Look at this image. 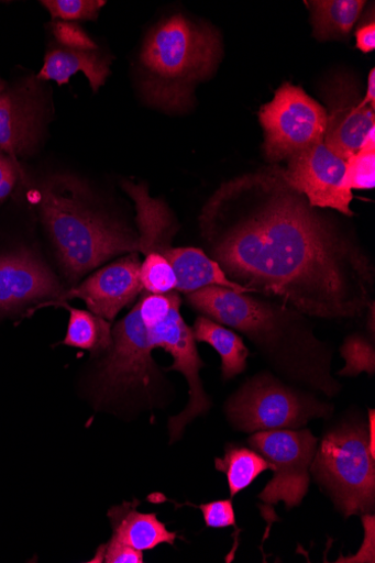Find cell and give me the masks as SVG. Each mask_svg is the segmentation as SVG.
<instances>
[{
	"mask_svg": "<svg viewBox=\"0 0 375 563\" xmlns=\"http://www.w3.org/2000/svg\"><path fill=\"white\" fill-rule=\"evenodd\" d=\"M341 356L345 367L338 375L342 377H357L365 373L373 376L375 373L374 339L360 333L349 335L341 346Z\"/></svg>",
	"mask_w": 375,
	"mask_h": 563,
	"instance_id": "603a6c76",
	"label": "cell"
},
{
	"mask_svg": "<svg viewBox=\"0 0 375 563\" xmlns=\"http://www.w3.org/2000/svg\"><path fill=\"white\" fill-rule=\"evenodd\" d=\"M140 500L114 506L109 511L113 537L139 551L153 550L161 544L174 545L178 536L158 521L154 514H141Z\"/></svg>",
	"mask_w": 375,
	"mask_h": 563,
	"instance_id": "e0dca14e",
	"label": "cell"
},
{
	"mask_svg": "<svg viewBox=\"0 0 375 563\" xmlns=\"http://www.w3.org/2000/svg\"><path fill=\"white\" fill-rule=\"evenodd\" d=\"M216 468L227 476L231 498L250 487L264 472L273 471L258 452L238 443H228L224 455L216 459Z\"/></svg>",
	"mask_w": 375,
	"mask_h": 563,
	"instance_id": "44dd1931",
	"label": "cell"
},
{
	"mask_svg": "<svg viewBox=\"0 0 375 563\" xmlns=\"http://www.w3.org/2000/svg\"><path fill=\"white\" fill-rule=\"evenodd\" d=\"M356 47L363 54H370L375 48V23L374 20L361 25L356 33Z\"/></svg>",
	"mask_w": 375,
	"mask_h": 563,
	"instance_id": "f546056e",
	"label": "cell"
},
{
	"mask_svg": "<svg viewBox=\"0 0 375 563\" xmlns=\"http://www.w3.org/2000/svg\"><path fill=\"white\" fill-rule=\"evenodd\" d=\"M122 187L135 203L139 252L152 251L164 255L177 276V292L188 295L209 286L249 292L232 282L201 249L173 246L179 225L168 205L163 199L151 197L145 184L126 180Z\"/></svg>",
	"mask_w": 375,
	"mask_h": 563,
	"instance_id": "52a82bcc",
	"label": "cell"
},
{
	"mask_svg": "<svg viewBox=\"0 0 375 563\" xmlns=\"http://www.w3.org/2000/svg\"><path fill=\"white\" fill-rule=\"evenodd\" d=\"M367 313V331L371 333V336L374 339V333H375V301L373 300L370 306H368V309L366 311Z\"/></svg>",
	"mask_w": 375,
	"mask_h": 563,
	"instance_id": "d6a6232c",
	"label": "cell"
},
{
	"mask_svg": "<svg viewBox=\"0 0 375 563\" xmlns=\"http://www.w3.org/2000/svg\"><path fill=\"white\" fill-rule=\"evenodd\" d=\"M311 13L313 35L319 41L349 36L360 19L366 2L363 0H316L307 2Z\"/></svg>",
	"mask_w": 375,
	"mask_h": 563,
	"instance_id": "ffe728a7",
	"label": "cell"
},
{
	"mask_svg": "<svg viewBox=\"0 0 375 563\" xmlns=\"http://www.w3.org/2000/svg\"><path fill=\"white\" fill-rule=\"evenodd\" d=\"M362 104L368 106L375 110V70L374 69H372L370 71V75L367 78L365 96L362 98Z\"/></svg>",
	"mask_w": 375,
	"mask_h": 563,
	"instance_id": "4dcf8cb0",
	"label": "cell"
},
{
	"mask_svg": "<svg viewBox=\"0 0 375 563\" xmlns=\"http://www.w3.org/2000/svg\"><path fill=\"white\" fill-rule=\"evenodd\" d=\"M191 329L196 342L207 343L220 354L225 382L246 371L250 351L238 332L203 316L197 318Z\"/></svg>",
	"mask_w": 375,
	"mask_h": 563,
	"instance_id": "d6986e66",
	"label": "cell"
},
{
	"mask_svg": "<svg viewBox=\"0 0 375 563\" xmlns=\"http://www.w3.org/2000/svg\"><path fill=\"white\" fill-rule=\"evenodd\" d=\"M42 102L29 86L0 95V150L13 158L26 155L37 143Z\"/></svg>",
	"mask_w": 375,
	"mask_h": 563,
	"instance_id": "9a60e30c",
	"label": "cell"
},
{
	"mask_svg": "<svg viewBox=\"0 0 375 563\" xmlns=\"http://www.w3.org/2000/svg\"><path fill=\"white\" fill-rule=\"evenodd\" d=\"M52 19L64 22L97 21L106 2L99 0H46L42 2Z\"/></svg>",
	"mask_w": 375,
	"mask_h": 563,
	"instance_id": "cb8c5ba5",
	"label": "cell"
},
{
	"mask_svg": "<svg viewBox=\"0 0 375 563\" xmlns=\"http://www.w3.org/2000/svg\"><path fill=\"white\" fill-rule=\"evenodd\" d=\"M260 123L265 157L276 164L323 142L328 112L302 88L286 82L260 110Z\"/></svg>",
	"mask_w": 375,
	"mask_h": 563,
	"instance_id": "30bf717a",
	"label": "cell"
},
{
	"mask_svg": "<svg viewBox=\"0 0 375 563\" xmlns=\"http://www.w3.org/2000/svg\"><path fill=\"white\" fill-rule=\"evenodd\" d=\"M141 264L139 252L128 253L81 284L65 290L57 301L63 303L80 298L89 312L112 322L144 291L140 275Z\"/></svg>",
	"mask_w": 375,
	"mask_h": 563,
	"instance_id": "4fadbf2b",
	"label": "cell"
},
{
	"mask_svg": "<svg viewBox=\"0 0 375 563\" xmlns=\"http://www.w3.org/2000/svg\"><path fill=\"white\" fill-rule=\"evenodd\" d=\"M247 443L273 466L274 477L258 495L266 505L285 503L287 509L301 504L310 484V468L318 439L308 429L253 433Z\"/></svg>",
	"mask_w": 375,
	"mask_h": 563,
	"instance_id": "8fae6325",
	"label": "cell"
},
{
	"mask_svg": "<svg viewBox=\"0 0 375 563\" xmlns=\"http://www.w3.org/2000/svg\"><path fill=\"white\" fill-rule=\"evenodd\" d=\"M324 144L343 161L361 148L371 129L375 126V110L362 104V98L350 89L331 92Z\"/></svg>",
	"mask_w": 375,
	"mask_h": 563,
	"instance_id": "2e32d148",
	"label": "cell"
},
{
	"mask_svg": "<svg viewBox=\"0 0 375 563\" xmlns=\"http://www.w3.org/2000/svg\"><path fill=\"white\" fill-rule=\"evenodd\" d=\"M208 255L250 294L310 319H361L375 267L330 210L312 208L277 166L224 183L199 217Z\"/></svg>",
	"mask_w": 375,
	"mask_h": 563,
	"instance_id": "6da1fadb",
	"label": "cell"
},
{
	"mask_svg": "<svg viewBox=\"0 0 375 563\" xmlns=\"http://www.w3.org/2000/svg\"><path fill=\"white\" fill-rule=\"evenodd\" d=\"M345 181L352 190L375 187V148L361 147L346 161Z\"/></svg>",
	"mask_w": 375,
	"mask_h": 563,
	"instance_id": "d4e9b609",
	"label": "cell"
},
{
	"mask_svg": "<svg viewBox=\"0 0 375 563\" xmlns=\"http://www.w3.org/2000/svg\"><path fill=\"white\" fill-rule=\"evenodd\" d=\"M196 507L201 510L207 528L236 529V517L232 498L210 501Z\"/></svg>",
	"mask_w": 375,
	"mask_h": 563,
	"instance_id": "484cf974",
	"label": "cell"
},
{
	"mask_svg": "<svg viewBox=\"0 0 375 563\" xmlns=\"http://www.w3.org/2000/svg\"><path fill=\"white\" fill-rule=\"evenodd\" d=\"M5 82L2 80V78H0V92H2L5 89Z\"/></svg>",
	"mask_w": 375,
	"mask_h": 563,
	"instance_id": "836d02e7",
	"label": "cell"
},
{
	"mask_svg": "<svg viewBox=\"0 0 375 563\" xmlns=\"http://www.w3.org/2000/svg\"><path fill=\"white\" fill-rule=\"evenodd\" d=\"M40 211L73 284L117 255L139 252L137 232L99 210L75 177H52L42 189Z\"/></svg>",
	"mask_w": 375,
	"mask_h": 563,
	"instance_id": "3957f363",
	"label": "cell"
},
{
	"mask_svg": "<svg viewBox=\"0 0 375 563\" xmlns=\"http://www.w3.org/2000/svg\"><path fill=\"white\" fill-rule=\"evenodd\" d=\"M111 64L112 58L101 55L98 49L52 48L45 56L38 79L57 81L63 86L81 71L87 77L92 91L97 92L110 77Z\"/></svg>",
	"mask_w": 375,
	"mask_h": 563,
	"instance_id": "ac0fdd59",
	"label": "cell"
},
{
	"mask_svg": "<svg viewBox=\"0 0 375 563\" xmlns=\"http://www.w3.org/2000/svg\"><path fill=\"white\" fill-rule=\"evenodd\" d=\"M375 411L374 409H368V426H367V435H368V445L372 455L375 457Z\"/></svg>",
	"mask_w": 375,
	"mask_h": 563,
	"instance_id": "1f68e13d",
	"label": "cell"
},
{
	"mask_svg": "<svg viewBox=\"0 0 375 563\" xmlns=\"http://www.w3.org/2000/svg\"><path fill=\"white\" fill-rule=\"evenodd\" d=\"M310 475L327 490L345 518L372 515L375 506V457L367 427L345 423L317 445Z\"/></svg>",
	"mask_w": 375,
	"mask_h": 563,
	"instance_id": "5b68a950",
	"label": "cell"
},
{
	"mask_svg": "<svg viewBox=\"0 0 375 563\" xmlns=\"http://www.w3.org/2000/svg\"><path fill=\"white\" fill-rule=\"evenodd\" d=\"M233 429L244 433L298 430L317 419H330L334 405L294 386L272 372L249 378L225 402Z\"/></svg>",
	"mask_w": 375,
	"mask_h": 563,
	"instance_id": "8992f818",
	"label": "cell"
},
{
	"mask_svg": "<svg viewBox=\"0 0 375 563\" xmlns=\"http://www.w3.org/2000/svg\"><path fill=\"white\" fill-rule=\"evenodd\" d=\"M345 172L346 162L321 142L290 158L285 176L312 208L352 218L353 190L346 185Z\"/></svg>",
	"mask_w": 375,
	"mask_h": 563,
	"instance_id": "7c38bea8",
	"label": "cell"
},
{
	"mask_svg": "<svg viewBox=\"0 0 375 563\" xmlns=\"http://www.w3.org/2000/svg\"><path fill=\"white\" fill-rule=\"evenodd\" d=\"M101 560L106 563H143L144 555L128 544H124L115 539H111L109 543L103 547Z\"/></svg>",
	"mask_w": 375,
	"mask_h": 563,
	"instance_id": "83f0119b",
	"label": "cell"
},
{
	"mask_svg": "<svg viewBox=\"0 0 375 563\" xmlns=\"http://www.w3.org/2000/svg\"><path fill=\"white\" fill-rule=\"evenodd\" d=\"M154 349L136 303L113 328V344L96 379L99 397L152 407L164 382L153 360Z\"/></svg>",
	"mask_w": 375,
	"mask_h": 563,
	"instance_id": "9c48e42d",
	"label": "cell"
},
{
	"mask_svg": "<svg viewBox=\"0 0 375 563\" xmlns=\"http://www.w3.org/2000/svg\"><path fill=\"white\" fill-rule=\"evenodd\" d=\"M52 32L63 47L78 51L98 49L93 40L74 22L57 21L52 24Z\"/></svg>",
	"mask_w": 375,
	"mask_h": 563,
	"instance_id": "4316f807",
	"label": "cell"
},
{
	"mask_svg": "<svg viewBox=\"0 0 375 563\" xmlns=\"http://www.w3.org/2000/svg\"><path fill=\"white\" fill-rule=\"evenodd\" d=\"M142 320L155 349H164L174 364L167 372L181 374L189 387V399L184 411L168 422L170 443L180 440L185 429L197 418L209 412L212 401L205 391L200 372L205 367L197 349L192 329L185 322L179 292H142L137 301Z\"/></svg>",
	"mask_w": 375,
	"mask_h": 563,
	"instance_id": "ba28073f",
	"label": "cell"
},
{
	"mask_svg": "<svg viewBox=\"0 0 375 563\" xmlns=\"http://www.w3.org/2000/svg\"><path fill=\"white\" fill-rule=\"evenodd\" d=\"M69 311V324L64 344L100 354L113 344V329L107 321L89 311L62 303Z\"/></svg>",
	"mask_w": 375,
	"mask_h": 563,
	"instance_id": "7402d4cb",
	"label": "cell"
},
{
	"mask_svg": "<svg viewBox=\"0 0 375 563\" xmlns=\"http://www.w3.org/2000/svg\"><path fill=\"white\" fill-rule=\"evenodd\" d=\"M65 288L34 254L16 252L0 257V311L43 299L58 300Z\"/></svg>",
	"mask_w": 375,
	"mask_h": 563,
	"instance_id": "5bb4252c",
	"label": "cell"
},
{
	"mask_svg": "<svg viewBox=\"0 0 375 563\" xmlns=\"http://www.w3.org/2000/svg\"><path fill=\"white\" fill-rule=\"evenodd\" d=\"M19 180L16 164L0 150V203L14 190Z\"/></svg>",
	"mask_w": 375,
	"mask_h": 563,
	"instance_id": "f1b7e54d",
	"label": "cell"
},
{
	"mask_svg": "<svg viewBox=\"0 0 375 563\" xmlns=\"http://www.w3.org/2000/svg\"><path fill=\"white\" fill-rule=\"evenodd\" d=\"M188 305L247 338L272 373L306 390L337 397L333 346L320 340L307 316L282 301L209 286L186 295Z\"/></svg>",
	"mask_w": 375,
	"mask_h": 563,
	"instance_id": "7a4b0ae2",
	"label": "cell"
},
{
	"mask_svg": "<svg viewBox=\"0 0 375 563\" xmlns=\"http://www.w3.org/2000/svg\"><path fill=\"white\" fill-rule=\"evenodd\" d=\"M219 33L175 14L146 35L140 55L142 88L151 106L181 113L192 106L195 87L217 71L222 59Z\"/></svg>",
	"mask_w": 375,
	"mask_h": 563,
	"instance_id": "277c9868",
	"label": "cell"
}]
</instances>
